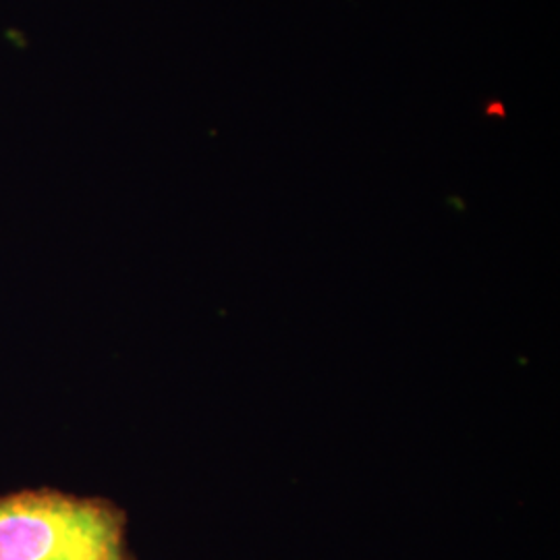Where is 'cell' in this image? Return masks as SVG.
I'll return each instance as SVG.
<instances>
[{"mask_svg":"<svg viewBox=\"0 0 560 560\" xmlns=\"http://www.w3.org/2000/svg\"><path fill=\"white\" fill-rule=\"evenodd\" d=\"M0 560H131L110 502L38 488L0 497Z\"/></svg>","mask_w":560,"mask_h":560,"instance_id":"6da1fadb","label":"cell"}]
</instances>
